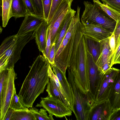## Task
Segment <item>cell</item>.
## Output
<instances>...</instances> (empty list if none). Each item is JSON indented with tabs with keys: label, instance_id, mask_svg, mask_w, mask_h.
<instances>
[{
	"label": "cell",
	"instance_id": "cell-27",
	"mask_svg": "<svg viewBox=\"0 0 120 120\" xmlns=\"http://www.w3.org/2000/svg\"><path fill=\"white\" fill-rule=\"evenodd\" d=\"M10 107L15 110L24 109L27 108L24 106L20 99L19 96L16 93L14 94L12 98Z\"/></svg>",
	"mask_w": 120,
	"mask_h": 120
},
{
	"label": "cell",
	"instance_id": "cell-33",
	"mask_svg": "<svg viewBox=\"0 0 120 120\" xmlns=\"http://www.w3.org/2000/svg\"><path fill=\"white\" fill-rule=\"evenodd\" d=\"M55 43H53L52 45L48 55V60L51 65L55 64Z\"/></svg>",
	"mask_w": 120,
	"mask_h": 120
},
{
	"label": "cell",
	"instance_id": "cell-18",
	"mask_svg": "<svg viewBox=\"0 0 120 120\" xmlns=\"http://www.w3.org/2000/svg\"><path fill=\"white\" fill-rule=\"evenodd\" d=\"M76 11L71 8L68 12L63 19L60 27L58 37L56 42L55 54L61 44Z\"/></svg>",
	"mask_w": 120,
	"mask_h": 120
},
{
	"label": "cell",
	"instance_id": "cell-28",
	"mask_svg": "<svg viewBox=\"0 0 120 120\" xmlns=\"http://www.w3.org/2000/svg\"><path fill=\"white\" fill-rule=\"evenodd\" d=\"M64 0H52L51 7L47 20L48 24L50 22L53 15Z\"/></svg>",
	"mask_w": 120,
	"mask_h": 120
},
{
	"label": "cell",
	"instance_id": "cell-9",
	"mask_svg": "<svg viewBox=\"0 0 120 120\" xmlns=\"http://www.w3.org/2000/svg\"><path fill=\"white\" fill-rule=\"evenodd\" d=\"M41 99L40 103L37 104L36 107H43L49 114L60 118L72 115L71 109L59 100L48 96L45 98L41 97Z\"/></svg>",
	"mask_w": 120,
	"mask_h": 120
},
{
	"label": "cell",
	"instance_id": "cell-1",
	"mask_svg": "<svg viewBox=\"0 0 120 120\" xmlns=\"http://www.w3.org/2000/svg\"><path fill=\"white\" fill-rule=\"evenodd\" d=\"M49 64L46 57L39 55L32 64L18 94L25 107H32L36 98L43 92L50 79L48 73Z\"/></svg>",
	"mask_w": 120,
	"mask_h": 120
},
{
	"label": "cell",
	"instance_id": "cell-38",
	"mask_svg": "<svg viewBox=\"0 0 120 120\" xmlns=\"http://www.w3.org/2000/svg\"><path fill=\"white\" fill-rule=\"evenodd\" d=\"M15 110L9 107L6 114L4 120H11Z\"/></svg>",
	"mask_w": 120,
	"mask_h": 120
},
{
	"label": "cell",
	"instance_id": "cell-31",
	"mask_svg": "<svg viewBox=\"0 0 120 120\" xmlns=\"http://www.w3.org/2000/svg\"><path fill=\"white\" fill-rule=\"evenodd\" d=\"M120 40V36L115 45H116ZM120 64V42L117 48L115 49L113 55L112 65V66L114 64Z\"/></svg>",
	"mask_w": 120,
	"mask_h": 120
},
{
	"label": "cell",
	"instance_id": "cell-23",
	"mask_svg": "<svg viewBox=\"0 0 120 120\" xmlns=\"http://www.w3.org/2000/svg\"><path fill=\"white\" fill-rule=\"evenodd\" d=\"M94 3L98 5L109 17L116 22L120 20V12L107 4L101 3L99 0H93Z\"/></svg>",
	"mask_w": 120,
	"mask_h": 120
},
{
	"label": "cell",
	"instance_id": "cell-3",
	"mask_svg": "<svg viewBox=\"0 0 120 120\" xmlns=\"http://www.w3.org/2000/svg\"><path fill=\"white\" fill-rule=\"evenodd\" d=\"M34 38L33 31L21 35L10 36L4 40L0 46V72L14 68L15 64L21 58L24 47Z\"/></svg>",
	"mask_w": 120,
	"mask_h": 120
},
{
	"label": "cell",
	"instance_id": "cell-12",
	"mask_svg": "<svg viewBox=\"0 0 120 120\" xmlns=\"http://www.w3.org/2000/svg\"><path fill=\"white\" fill-rule=\"evenodd\" d=\"M113 112L108 99L95 102L91 107L88 120H110Z\"/></svg>",
	"mask_w": 120,
	"mask_h": 120
},
{
	"label": "cell",
	"instance_id": "cell-11",
	"mask_svg": "<svg viewBox=\"0 0 120 120\" xmlns=\"http://www.w3.org/2000/svg\"><path fill=\"white\" fill-rule=\"evenodd\" d=\"M120 70L119 69L112 67L110 71L105 75L96 95L94 103L108 99L116 77Z\"/></svg>",
	"mask_w": 120,
	"mask_h": 120
},
{
	"label": "cell",
	"instance_id": "cell-13",
	"mask_svg": "<svg viewBox=\"0 0 120 120\" xmlns=\"http://www.w3.org/2000/svg\"><path fill=\"white\" fill-rule=\"evenodd\" d=\"M82 24L81 31L82 34L97 41H100L109 37L112 33L99 25Z\"/></svg>",
	"mask_w": 120,
	"mask_h": 120
},
{
	"label": "cell",
	"instance_id": "cell-19",
	"mask_svg": "<svg viewBox=\"0 0 120 120\" xmlns=\"http://www.w3.org/2000/svg\"><path fill=\"white\" fill-rule=\"evenodd\" d=\"M46 91L48 93V96L58 100L65 104L73 112V109L70 103L59 89L53 80L51 78H50L47 84Z\"/></svg>",
	"mask_w": 120,
	"mask_h": 120
},
{
	"label": "cell",
	"instance_id": "cell-30",
	"mask_svg": "<svg viewBox=\"0 0 120 120\" xmlns=\"http://www.w3.org/2000/svg\"><path fill=\"white\" fill-rule=\"evenodd\" d=\"M44 18L47 21L50 11L52 0H42Z\"/></svg>",
	"mask_w": 120,
	"mask_h": 120
},
{
	"label": "cell",
	"instance_id": "cell-6",
	"mask_svg": "<svg viewBox=\"0 0 120 120\" xmlns=\"http://www.w3.org/2000/svg\"><path fill=\"white\" fill-rule=\"evenodd\" d=\"M88 49L84 36L81 35L79 45L78 60L77 70L71 68L74 75L81 86L84 93L87 94L89 89L87 67Z\"/></svg>",
	"mask_w": 120,
	"mask_h": 120
},
{
	"label": "cell",
	"instance_id": "cell-20",
	"mask_svg": "<svg viewBox=\"0 0 120 120\" xmlns=\"http://www.w3.org/2000/svg\"><path fill=\"white\" fill-rule=\"evenodd\" d=\"M108 99L113 111L120 107V70L116 77Z\"/></svg>",
	"mask_w": 120,
	"mask_h": 120
},
{
	"label": "cell",
	"instance_id": "cell-5",
	"mask_svg": "<svg viewBox=\"0 0 120 120\" xmlns=\"http://www.w3.org/2000/svg\"><path fill=\"white\" fill-rule=\"evenodd\" d=\"M85 9L81 16L82 24H94L100 25L112 32L116 22L109 17L96 4L84 1Z\"/></svg>",
	"mask_w": 120,
	"mask_h": 120
},
{
	"label": "cell",
	"instance_id": "cell-15",
	"mask_svg": "<svg viewBox=\"0 0 120 120\" xmlns=\"http://www.w3.org/2000/svg\"><path fill=\"white\" fill-rule=\"evenodd\" d=\"M34 32L36 42L39 50L45 54L48 34V24L47 20L43 22Z\"/></svg>",
	"mask_w": 120,
	"mask_h": 120
},
{
	"label": "cell",
	"instance_id": "cell-37",
	"mask_svg": "<svg viewBox=\"0 0 120 120\" xmlns=\"http://www.w3.org/2000/svg\"><path fill=\"white\" fill-rule=\"evenodd\" d=\"M110 120H120V107L113 111Z\"/></svg>",
	"mask_w": 120,
	"mask_h": 120
},
{
	"label": "cell",
	"instance_id": "cell-10",
	"mask_svg": "<svg viewBox=\"0 0 120 120\" xmlns=\"http://www.w3.org/2000/svg\"><path fill=\"white\" fill-rule=\"evenodd\" d=\"M73 0H64L53 15L48 25H52L51 35V46L55 44L57 39L60 25L66 15L71 8Z\"/></svg>",
	"mask_w": 120,
	"mask_h": 120
},
{
	"label": "cell",
	"instance_id": "cell-35",
	"mask_svg": "<svg viewBox=\"0 0 120 120\" xmlns=\"http://www.w3.org/2000/svg\"><path fill=\"white\" fill-rule=\"evenodd\" d=\"M109 38V46L113 54L115 48V40L114 31L112 32V34Z\"/></svg>",
	"mask_w": 120,
	"mask_h": 120
},
{
	"label": "cell",
	"instance_id": "cell-7",
	"mask_svg": "<svg viewBox=\"0 0 120 120\" xmlns=\"http://www.w3.org/2000/svg\"><path fill=\"white\" fill-rule=\"evenodd\" d=\"M8 69V74L2 91L0 93V120H4L12 98L16 93L14 81L17 78V75L14 68Z\"/></svg>",
	"mask_w": 120,
	"mask_h": 120
},
{
	"label": "cell",
	"instance_id": "cell-8",
	"mask_svg": "<svg viewBox=\"0 0 120 120\" xmlns=\"http://www.w3.org/2000/svg\"><path fill=\"white\" fill-rule=\"evenodd\" d=\"M87 67L89 89L87 95L90 101L94 104L105 75L98 70L96 62L88 50L87 55Z\"/></svg>",
	"mask_w": 120,
	"mask_h": 120
},
{
	"label": "cell",
	"instance_id": "cell-24",
	"mask_svg": "<svg viewBox=\"0 0 120 120\" xmlns=\"http://www.w3.org/2000/svg\"><path fill=\"white\" fill-rule=\"evenodd\" d=\"M11 120H37L34 114L28 108L15 110Z\"/></svg>",
	"mask_w": 120,
	"mask_h": 120
},
{
	"label": "cell",
	"instance_id": "cell-26",
	"mask_svg": "<svg viewBox=\"0 0 120 120\" xmlns=\"http://www.w3.org/2000/svg\"><path fill=\"white\" fill-rule=\"evenodd\" d=\"M30 110L34 114L37 120H53V115L49 114L48 115L47 111L45 109L41 108L39 110L35 107L30 108Z\"/></svg>",
	"mask_w": 120,
	"mask_h": 120
},
{
	"label": "cell",
	"instance_id": "cell-16",
	"mask_svg": "<svg viewBox=\"0 0 120 120\" xmlns=\"http://www.w3.org/2000/svg\"><path fill=\"white\" fill-rule=\"evenodd\" d=\"M109 37L100 41V51L99 57L96 62L99 71L103 66L110 60H112L113 54L110 47Z\"/></svg>",
	"mask_w": 120,
	"mask_h": 120
},
{
	"label": "cell",
	"instance_id": "cell-21",
	"mask_svg": "<svg viewBox=\"0 0 120 120\" xmlns=\"http://www.w3.org/2000/svg\"><path fill=\"white\" fill-rule=\"evenodd\" d=\"M27 9L23 0H12L10 11V17L15 19L25 17Z\"/></svg>",
	"mask_w": 120,
	"mask_h": 120
},
{
	"label": "cell",
	"instance_id": "cell-34",
	"mask_svg": "<svg viewBox=\"0 0 120 120\" xmlns=\"http://www.w3.org/2000/svg\"><path fill=\"white\" fill-rule=\"evenodd\" d=\"M27 9V12L37 15L35 9L30 0H23Z\"/></svg>",
	"mask_w": 120,
	"mask_h": 120
},
{
	"label": "cell",
	"instance_id": "cell-36",
	"mask_svg": "<svg viewBox=\"0 0 120 120\" xmlns=\"http://www.w3.org/2000/svg\"><path fill=\"white\" fill-rule=\"evenodd\" d=\"M114 32L116 45L120 36V20L116 22Z\"/></svg>",
	"mask_w": 120,
	"mask_h": 120
},
{
	"label": "cell",
	"instance_id": "cell-17",
	"mask_svg": "<svg viewBox=\"0 0 120 120\" xmlns=\"http://www.w3.org/2000/svg\"><path fill=\"white\" fill-rule=\"evenodd\" d=\"M51 65L53 72L57 77L73 109L74 101L73 95L66 74L62 72L54 64Z\"/></svg>",
	"mask_w": 120,
	"mask_h": 120
},
{
	"label": "cell",
	"instance_id": "cell-14",
	"mask_svg": "<svg viewBox=\"0 0 120 120\" xmlns=\"http://www.w3.org/2000/svg\"><path fill=\"white\" fill-rule=\"evenodd\" d=\"M19 30L16 34L21 35L34 31L41 23L46 20L43 17L36 14L27 12Z\"/></svg>",
	"mask_w": 120,
	"mask_h": 120
},
{
	"label": "cell",
	"instance_id": "cell-25",
	"mask_svg": "<svg viewBox=\"0 0 120 120\" xmlns=\"http://www.w3.org/2000/svg\"><path fill=\"white\" fill-rule=\"evenodd\" d=\"M2 26L5 27L11 18L10 11L12 0H1Z\"/></svg>",
	"mask_w": 120,
	"mask_h": 120
},
{
	"label": "cell",
	"instance_id": "cell-29",
	"mask_svg": "<svg viewBox=\"0 0 120 120\" xmlns=\"http://www.w3.org/2000/svg\"><path fill=\"white\" fill-rule=\"evenodd\" d=\"M32 4L37 15L44 18L42 0H30Z\"/></svg>",
	"mask_w": 120,
	"mask_h": 120
},
{
	"label": "cell",
	"instance_id": "cell-22",
	"mask_svg": "<svg viewBox=\"0 0 120 120\" xmlns=\"http://www.w3.org/2000/svg\"><path fill=\"white\" fill-rule=\"evenodd\" d=\"M84 36L89 51L96 62L100 54V42L89 37Z\"/></svg>",
	"mask_w": 120,
	"mask_h": 120
},
{
	"label": "cell",
	"instance_id": "cell-32",
	"mask_svg": "<svg viewBox=\"0 0 120 120\" xmlns=\"http://www.w3.org/2000/svg\"><path fill=\"white\" fill-rule=\"evenodd\" d=\"M106 4L118 11L120 12V0H101Z\"/></svg>",
	"mask_w": 120,
	"mask_h": 120
},
{
	"label": "cell",
	"instance_id": "cell-2",
	"mask_svg": "<svg viewBox=\"0 0 120 120\" xmlns=\"http://www.w3.org/2000/svg\"><path fill=\"white\" fill-rule=\"evenodd\" d=\"M82 26L79 20L71 37L68 39L64 38L55 54L54 64L64 74H66L68 67H76L78 65Z\"/></svg>",
	"mask_w": 120,
	"mask_h": 120
},
{
	"label": "cell",
	"instance_id": "cell-4",
	"mask_svg": "<svg viewBox=\"0 0 120 120\" xmlns=\"http://www.w3.org/2000/svg\"><path fill=\"white\" fill-rule=\"evenodd\" d=\"M68 80L69 83L74 99V113L77 120H88L93 104L87 94H84L75 78L72 70L67 68Z\"/></svg>",
	"mask_w": 120,
	"mask_h": 120
},
{
	"label": "cell",
	"instance_id": "cell-39",
	"mask_svg": "<svg viewBox=\"0 0 120 120\" xmlns=\"http://www.w3.org/2000/svg\"></svg>",
	"mask_w": 120,
	"mask_h": 120
}]
</instances>
